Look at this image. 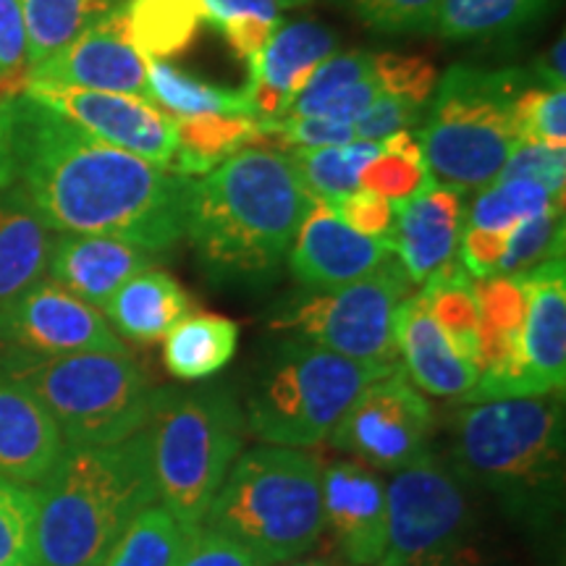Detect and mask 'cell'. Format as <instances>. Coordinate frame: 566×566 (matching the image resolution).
Instances as JSON below:
<instances>
[{
	"mask_svg": "<svg viewBox=\"0 0 566 566\" xmlns=\"http://www.w3.org/2000/svg\"><path fill=\"white\" fill-rule=\"evenodd\" d=\"M338 218L363 237L391 239L394 231V202L370 192V189H354L344 200L334 205Z\"/></svg>",
	"mask_w": 566,
	"mask_h": 566,
	"instance_id": "cell-47",
	"label": "cell"
},
{
	"mask_svg": "<svg viewBox=\"0 0 566 566\" xmlns=\"http://www.w3.org/2000/svg\"><path fill=\"white\" fill-rule=\"evenodd\" d=\"M336 48V34L317 21H281L271 42L247 63L250 84L244 95L252 116L260 122H279L286 116L294 97Z\"/></svg>",
	"mask_w": 566,
	"mask_h": 566,
	"instance_id": "cell-17",
	"label": "cell"
},
{
	"mask_svg": "<svg viewBox=\"0 0 566 566\" xmlns=\"http://www.w3.org/2000/svg\"><path fill=\"white\" fill-rule=\"evenodd\" d=\"M399 365H373L342 357L300 338L271 354L247 396V424L260 441L310 449L328 441L365 386Z\"/></svg>",
	"mask_w": 566,
	"mask_h": 566,
	"instance_id": "cell-9",
	"label": "cell"
},
{
	"mask_svg": "<svg viewBox=\"0 0 566 566\" xmlns=\"http://www.w3.org/2000/svg\"><path fill=\"white\" fill-rule=\"evenodd\" d=\"M279 3H281V9H296V6L310 3V0H279Z\"/></svg>",
	"mask_w": 566,
	"mask_h": 566,
	"instance_id": "cell-54",
	"label": "cell"
},
{
	"mask_svg": "<svg viewBox=\"0 0 566 566\" xmlns=\"http://www.w3.org/2000/svg\"><path fill=\"white\" fill-rule=\"evenodd\" d=\"M174 118V116H171ZM176 150L174 174L192 176L210 174L218 163L242 147L268 142L265 124L254 116H221V113H202V116L174 118Z\"/></svg>",
	"mask_w": 566,
	"mask_h": 566,
	"instance_id": "cell-27",
	"label": "cell"
},
{
	"mask_svg": "<svg viewBox=\"0 0 566 566\" xmlns=\"http://www.w3.org/2000/svg\"><path fill=\"white\" fill-rule=\"evenodd\" d=\"M19 179L48 229L163 254L187 239V176L90 137L19 97Z\"/></svg>",
	"mask_w": 566,
	"mask_h": 566,
	"instance_id": "cell-1",
	"label": "cell"
},
{
	"mask_svg": "<svg viewBox=\"0 0 566 566\" xmlns=\"http://www.w3.org/2000/svg\"><path fill=\"white\" fill-rule=\"evenodd\" d=\"M430 428L433 409L399 365L359 391L328 441L370 470L399 472L428 454Z\"/></svg>",
	"mask_w": 566,
	"mask_h": 566,
	"instance_id": "cell-12",
	"label": "cell"
},
{
	"mask_svg": "<svg viewBox=\"0 0 566 566\" xmlns=\"http://www.w3.org/2000/svg\"><path fill=\"white\" fill-rule=\"evenodd\" d=\"M378 142L354 139L346 145L313 147V150L294 147L289 158H292L304 189L315 200L336 205L354 189H359V174L378 155Z\"/></svg>",
	"mask_w": 566,
	"mask_h": 566,
	"instance_id": "cell-34",
	"label": "cell"
},
{
	"mask_svg": "<svg viewBox=\"0 0 566 566\" xmlns=\"http://www.w3.org/2000/svg\"><path fill=\"white\" fill-rule=\"evenodd\" d=\"M551 3L554 0H441L430 32L449 42L501 38L535 21Z\"/></svg>",
	"mask_w": 566,
	"mask_h": 566,
	"instance_id": "cell-32",
	"label": "cell"
},
{
	"mask_svg": "<svg viewBox=\"0 0 566 566\" xmlns=\"http://www.w3.org/2000/svg\"><path fill=\"white\" fill-rule=\"evenodd\" d=\"M53 417L19 380L0 370V480L42 483L63 454Z\"/></svg>",
	"mask_w": 566,
	"mask_h": 566,
	"instance_id": "cell-23",
	"label": "cell"
},
{
	"mask_svg": "<svg viewBox=\"0 0 566 566\" xmlns=\"http://www.w3.org/2000/svg\"><path fill=\"white\" fill-rule=\"evenodd\" d=\"M122 3L124 0H19L27 30V69L45 61Z\"/></svg>",
	"mask_w": 566,
	"mask_h": 566,
	"instance_id": "cell-33",
	"label": "cell"
},
{
	"mask_svg": "<svg viewBox=\"0 0 566 566\" xmlns=\"http://www.w3.org/2000/svg\"><path fill=\"white\" fill-rule=\"evenodd\" d=\"M247 417L221 388L153 394L145 422L158 501L184 527H200L231 464L242 454Z\"/></svg>",
	"mask_w": 566,
	"mask_h": 566,
	"instance_id": "cell-6",
	"label": "cell"
},
{
	"mask_svg": "<svg viewBox=\"0 0 566 566\" xmlns=\"http://www.w3.org/2000/svg\"><path fill=\"white\" fill-rule=\"evenodd\" d=\"M27 80V30L19 0H0V82Z\"/></svg>",
	"mask_w": 566,
	"mask_h": 566,
	"instance_id": "cell-48",
	"label": "cell"
},
{
	"mask_svg": "<svg viewBox=\"0 0 566 566\" xmlns=\"http://www.w3.org/2000/svg\"><path fill=\"white\" fill-rule=\"evenodd\" d=\"M480 331H522L525 321V275H491L475 283Z\"/></svg>",
	"mask_w": 566,
	"mask_h": 566,
	"instance_id": "cell-41",
	"label": "cell"
},
{
	"mask_svg": "<svg viewBox=\"0 0 566 566\" xmlns=\"http://www.w3.org/2000/svg\"><path fill=\"white\" fill-rule=\"evenodd\" d=\"M38 491L0 480V566H32Z\"/></svg>",
	"mask_w": 566,
	"mask_h": 566,
	"instance_id": "cell-38",
	"label": "cell"
},
{
	"mask_svg": "<svg viewBox=\"0 0 566 566\" xmlns=\"http://www.w3.org/2000/svg\"><path fill=\"white\" fill-rule=\"evenodd\" d=\"M124 3L48 55L45 61L27 69L24 82L147 97V63L150 61L132 42Z\"/></svg>",
	"mask_w": 566,
	"mask_h": 566,
	"instance_id": "cell-15",
	"label": "cell"
},
{
	"mask_svg": "<svg viewBox=\"0 0 566 566\" xmlns=\"http://www.w3.org/2000/svg\"><path fill=\"white\" fill-rule=\"evenodd\" d=\"M53 244V231L24 189L0 192V304L45 279Z\"/></svg>",
	"mask_w": 566,
	"mask_h": 566,
	"instance_id": "cell-25",
	"label": "cell"
},
{
	"mask_svg": "<svg viewBox=\"0 0 566 566\" xmlns=\"http://www.w3.org/2000/svg\"><path fill=\"white\" fill-rule=\"evenodd\" d=\"M357 17L375 32H430L441 0H352Z\"/></svg>",
	"mask_w": 566,
	"mask_h": 566,
	"instance_id": "cell-43",
	"label": "cell"
},
{
	"mask_svg": "<svg viewBox=\"0 0 566 566\" xmlns=\"http://www.w3.org/2000/svg\"><path fill=\"white\" fill-rule=\"evenodd\" d=\"M310 205L292 158L250 145L189 184L187 239L212 281L265 283L286 260Z\"/></svg>",
	"mask_w": 566,
	"mask_h": 566,
	"instance_id": "cell-2",
	"label": "cell"
},
{
	"mask_svg": "<svg viewBox=\"0 0 566 566\" xmlns=\"http://www.w3.org/2000/svg\"><path fill=\"white\" fill-rule=\"evenodd\" d=\"M424 113H428L424 105H417V103L401 101V97L386 95V92H378V97H375V103L367 108V113H363V116L354 122V134H357V139L380 142L394 132L412 129Z\"/></svg>",
	"mask_w": 566,
	"mask_h": 566,
	"instance_id": "cell-46",
	"label": "cell"
},
{
	"mask_svg": "<svg viewBox=\"0 0 566 566\" xmlns=\"http://www.w3.org/2000/svg\"><path fill=\"white\" fill-rule=\"evenodd\" d=\"M153 252L124 239L61 233L53 244L48 273L71 294L103 310L126 281L153 268Z\"/></svg>",
	"mask_w": 566,
	"mask_h": 566,
	"instance_id": "cell-22",
	"label": "cell"
},
{
	"mask_svg": "<svg viewBox=\"0 0 566 566\" xmlns=\"http://www.w3.org/2000/svg\"><path fill=\"white\" fill-rule=\"evenodd\" d=\"M375 80H378L380 92H386V95L428 108L438 84V71L433 69V63L420 59V55L380 53L375 55Z\"/></svg>",
	"mask_w": 566,
	"mask_h": 566,
	"instance_id": "cell-40",
	"label": "cell"
},
{
	"mask_svg": "<svg viewBox=\"0 0 566 566\" xmlns=\"http://www.w3.org/2000/svg\"><path fill=\"white\" fill-rule=\"evenodd\" d=\"M179 566H271L252 548L210 527H195Z\"/></svg>",
	"mask_w": 566,
	"mask_h": 566,
	"instance_id": "cell-45",
	"label": "cell"
},
{
	"mask_svg": "<svg viewBox=\"0 0 566 566\" xmlns=\"http://www.w3.org/2000/svg\"><path fill=\"white\" fill-rule=\"evenodd\" d=\"M556 258H564V200L551 202L509 231L504 260L495 275L530 273Z\"/></svg>",
	"mask_w": 566,
	"mask_h": 566,
	"instance_id": "cell-37",
	"label": "cell"
},
{
	"mask_svg": "<svg viewBox=\"0 0 566 566\" xmlns=\"http://www.w3.org/2000/svg\"><path fill=\"white\" fill-rule=\"evenodd\" d=\"M378 92L373 53H334L310 76L289 113L354 124L375 103Z\"/></svg>",
	"mask_w": 566,
	"mask_h": 566,
	"instance_id": "cell-26",
	"label": "cell"
},
{
	"mask_svg": "<svg viewBox=\"0 0 566 566\" xmlns=\"http://www.w3.org/2000/svg\"><path fill=\"white\" fill-rule=\"evenodd\" d=\"M0 370L30 391L53 417L63 446H105L145 428L153 388L129 352H9Z\"/></svg>",
	"mask_w": 566,
	"mask_h": 566,
	"instance_id": "cell-8",
	"label": "cell"
},
{
	"mask_svg": "<svg viewBox=\"0 0 566 566\" xmlns=\"http://www.w3.org/2000/svg\"><path fill=\"white\" fill-rule=\"evenodd\" d=\"M409 289L412 281L399 260L391 258L365 279L283 304L273 315L271 328L357 363L399 365L394 313L409 296Z\"/></svg>",
	"mask_w": 566,
	"mask_h": 566,
	"instance_id": "cell-11",
	"label": "cell"
},
{
	"mask_svg": "<svg viewBox=\"0 0 566 566\" xmlns=\"http://www.w3.org/2000/svg\"><path fill=\"white\" fill-rule=\"evenodd\" d=\"M118 338L134 344H158L174 325L192 315V300L174 275L147 268L124 283L101 310Z\"/></svg>",
	"mask_w": 566,
	"mask_h": 566,
	"instance_id": "cell-24",
	"label": "cell"
},
{
	"mask_svg": "<svg viewBox=\"0 0 566 566\" xmlns=\"http://www.w3.org/2000/svg\"><path fill=\"white\" fill-rule=\"evenodd\" d=\"M205 21L212 27H223L239 19H268L281 21L279 0H202Z\"/></svg>",
	"mask_w": 566,
	"mask_h": 566,
	"instance_id": "cell-51",
	"label": "cell"
},
{
	"mask_svg": "<svg viewBox=\"0 0 566 566\" xmlns=\"http://www.w3.org/2000/svg\"><path fill=\"white\" fill-rule=\"evenodd\" d=\"M525 87L530 74L522 69L446 71L417 132L430 179L457 192H480L499 179L516 142L514 101Z\"/></svg>",
	"mask_w": 566,
	"mask_h": 566,
	"instance_id": "cell-7",
	"label": "cell"
},
{
	"mask_svg": "<svg viewBox=\"0 0 566 566\" xmlns=\"http://www.w3.org/2000/svg\"><path fill=\"white\" fill-rule=\"evenodd\" d=\"M462 242V268L472 279H491V275L499 273L501 260H504L509 233L504 231H485V229H470L467 226L464 237L459 239Z\"/></svg>",
	"mask_w": 566,
	"mask_h": 566,
	"instance_id": "cell-49",
	"label": "cell"
},
{
	"mask_svg": "<svg viewBox=\"0 0 566 566\" xmlns=\"http://www.w3.org/2000/svg\"><path fill=\"white\" fill-rule=\"evenodd\" d=\"M451 467L509 516L546 525L564 493L562 394L470 401L454 417Z\"/></svg>",
	"mask_w": 566,
	"mask_h": 566,
	"instance_id": "cell-4",
	"label": "cell"
},
{
	"mask_svg": "<svg viewBox=\"0 0 566 566\" xmlns=\"http://www.w3.org/2000/svg\"><path fill=\"white\" fill-rule=\"evenodd\" d=\"M202 525L252 548L268 564L304 556L325 533L321 459L268 443L244 451Z\"/></svg>",
	"mask_w": 566,
	"mask_h": 566,
	"instance_id": "cell-5",
	"label": "cell"
},
{
	"mask_svg": "<svg viewBox=\"0 0 566 566\" xmlns=\"http://www.w3.org/2000/svg\"><path fill=\"white\" fill-rule=\"evenodd\" d=\"M564 38H558L543 59L535 61V80H541L548 90H566L564 82Z\"/></svg>",
	"mask_w": 566,
	"mask_h": 566,
	"instance_id": "cell-52",
	"label": "cell"
},
{
	"mask_svg": "<svg viewBox=\"0 0 566 566\" xmlns=\"http://www.w3.org/2000/svg\"><path fill=\"white\" fill-rule=\"evenodd\" d=\"M462 192L430 179L409 200L394 202V258L412 283H424L454 260L462 239Z\"/></svg>",
	"mask_w": 566,
	"mask_h": 566,
	"instance_id": "cell-20",
	"label": "cell"
},
{
	"mask_svg": "<svg viewBox=\"0 0 566 566\" xmlns=\"http://www.w3.org/2000/svg\"><path fill=\"white\" fill-rule=\"evenodd\" d=\"M0 342L40 357L74 352H126L101 310L51 279H42L27 292L0 304Z\"/></svg>",
	"mask_w": 566,
	"mask_h": 566,
	"instance_id": "cell-14",
	"label": "cell"
},
{
	"mask_svg": "<svg viewBox=\"0 0 566 566\" xmlns=\"http://www.w3.org/2000/svg\"><path fill=\"white\" fill-rule=\"evenodd\" d=\"M192 530L163 506L145 509L97 566H179Z\"/></svg>",
	"mask_w": 566,
	"mask_h": 566,
	"instance_id": "cell-35",
	"label": "cell"
},
{
	"mask_svg": "<svg viewBox=\"0 0 566 566\" xmlns=\"http://www.w3.org/2000/svg\"><path fill=\"white\" fill-rule=\"evenodd\" d=\"M428 181L430 176L424 160H409L388 150H378V155L359 174V189H370V192L391 202L409 200Z\"/></svg>",
	"mask_w": 566,
	"mask_h": 566,
	"instance_id": "cell-42",
	"label": "cell"
},
{
	"mask_svg": "<svg viewBox=\"0 0 566 566\" xmlns=\"http://www.w3.org/2000/svg\"><path fill=\"white\" fill-rule=\"evenodd\" d=\"M388 541L378 566H488L470 485L454 467L422 454L394 472Z\"/></svg>",
	"mask_w": 566,
	"mask_h": 566,
	"instance_id": "cell-10",
	"label": "cell"
},
{
	"mask_svg": "<svg viewBox=\"0 0 566 566\" xmlns=\"http://www.w3.org/2000/svg\"><path fill=\"white\" fill-rule=\"evenodd\" d=\"M556 200H564V195H551L546 187L535 181L495 179L478 192L475 202L467 212V226L509 233L516 223H522Z\"/></svg>",
	"mask_w": 566,
	"mask_h": 566,
	"instance_id": "cell-36",
	"label": "cell"
},
{
	"mask_svg": "<svg viewBox=\"0 0 566 566\" xmlns=\"http://www.w3.org/2000/svg\"><path fill=\"white\" fill-rule=\"evenodd\" d=\"M525 275L522 365L512 396L562 394L566 384V271L564 258Z\"/></svg>",
	"mask_w": 566,
	"mask_h": 566,
	"instance_id": "cell-18",
	"label": "cell"
},
{
	"mask_svg": "<svg viewBox=\"0 0 566 566\" xmlns=\"http://www.w3.org/2000/svg\"><path fill=\"white\" fill-rule=\"evenodd\" d=\"M499 179H527L546 187L551 195H564L566 150L516 139Z\"/></svg>",
	"mask_w": 566,
	"mask_h": 566,
	"instance_id": "cell-44",
	"label": "cell"
},
{
	"mask_svg": "<svg viewBox=\"0 0 566 566\" xmlns=\"http://www.w3.org/2000/svg\"><path fill=\"white\" fill-rule=\"evenodd\" d=\"M147 101L174 118L221 113V116H252L244 90H226L189 74L171 61L147 63Z\"/></svg>",
	"mask_w": 566,
	"mask_h": 566,
	"instance_id": "cell-31",
	"label": "cell"
},
{
	"mask_svg": "<svg viewBox=\"0 0 566 566\" xmlns=\"http://www.w3.org/2000/svg\"><path fill=\"white\" fill-rule=\"evenodd\" d=\"M512 124L520 142L566 150V90L525 87L514 101Z\"/></svg>",
	"mask_w": 566,
	"mask_h": 566,
	"instance_id": "cell-39",
	"label": "cell"
},
{
	"mask_svg": "<svg viewBox=\"0 0 566 566\" xmlns=\"http://www.w3.org/2000/svg\"><path fill=\"white\" fill-rule=\"evenodd\" d=\"M19 181V97L0 92V192Z\"/></svg>",
	"mask_w": 566,
	"mask_h": 566,
	"instance_id": "cell-50",
	"label": "cell"
},
{
	"mask_svg": "<svg viewBox=\"0 0 566 566\" xmlns=\"http://www.w3.org/2000/svg\"><path fill=\"white\" fill-rule=\"evenodd\" d=\"M325 530L354 566H378L388 541L386 485L370 467L334 462L323 470Z\"/></svg>",
	"mask_w": 566,
	"mask_h": 566,
	"instance_id": "cell-19",
	"label": "cell"
},
{
	"mask_svg": "<svg viewBox=\"0 0 566 566\" xmlns=\"http://www.w3.org/2000/svg\"><path fill=\"white\" fill-rule=\"evenodd\" d=\"M21 95L80 126L90 137L174 171L179 150L174 118L147 97L48 82H24Z\"/></svg>",
	"mask_w": 566,
	"mask_h": 566,
	"instance_id": "cell-13",
	"label": "cell"
},
{
	"mask_svg": "<svg viewBox=\"0 0 566 566\" xmlns=\"http://www.w3.org/2000/svg\"><path fill=\"white\" fill-rule=\"evenodd\" d=\"M394 342L401 357V370L420 391L454 399L478 386V365L467 363L451 349L420 292L409 294L396 307Z\"/></svg>",
	"mask_w": 566,
	"mask_h": 566,
	"instance_id": "cell-21",
	"label": "cell"
},
{
	"mask_svg": "<svg viewBox=\"0 0 566 566\" xmlns=\"http://www.w3.org/2000/svg\"><path fill=\"white\" fill-rule=\"evenodd\" d=\"M292 566H342V564L331 562V558H307V562H296Z\"/></svg>",
	"mask_w": 566,
	"mask_h": 566,
	"instance_id": "cell-53",
	"label": "cell"
},
{
	"mask_svg": "<svg viewBox=\"0 0 566 566\" xmlns=\"http://www.w3.org/2000/svg\"><path fill=\"white\" fill-rule=\"evenodd\" d=\"M38 491L32 566H97L158 504L145 428L105 446H66Z\"/></svg>",
	"mask_w": 566,
	"mask_h": 566,
	"instance_id": "cell-3",
	"label": "cell"
},
{
	"mask_svg": "<svg viewBox=\"0 0 566 566\" xmlns=\"http://www.w3.org/2000/svg\"><path fill=\"white\" fill-rule=\"evenodd\" d=\"M286 258L296 281L313 292H323L378 271L394 258V244L391 239L363 237L349 229L334 205L313 197Z\"/></svg>",
	"mask_w": 566,
	"mask_h": 566,
	"instance_id": "cell-16",
	"label": "cell"
},
{
	"mask_svg": "<svg viewBox=\"0 0 566 566\" xmlns=\"http://www.w3.org/2000/svg\"><path fill=\"white\" fill-rule=\"evenodd\" d=\"M428 302L430 315L446 342L451 344L459 357L467 363H480V307L475 296V281L464 271L462 263L449 260L443 268L424 281V289L420 292ZM480 370V367H478Z\"/></svg>",
	"mask_w": 566,
	"mask_h": 566,
	"instance_id": "cell-29",
	"label": "cell"
},
{
	"mask_svg": "<svg viewBox=\"0 0 566 566\" xmlns=\"http://www.w3.org/2000/svg\"><path fill=\"white\" fill-rule=\"evenodd\" d=\"M132 42L147 61H166L192 45L205 24L202 0H126Z\"/></svg>",
	"mask_w": 566,
	"mask_h": 566,
	"instance_id": "cell-30",
	"label": "cell"
},
{
	"mask_svg": "<svg viewBox=\"0 0 566 566\" xmlns=\"http://www.w3.org/2000/svg\"><path fill=\"white\" fill-rule=\"evenodd\" d=\"M163 363L179 380H205L231 363L239 346V325L229 317L187 315L163 338Z\"/></svg>",
	"mask_w": 566,
	"mask_h": 566,
	"instance_id": "cell-28",
	"label": "cell"
}]
</instances>
